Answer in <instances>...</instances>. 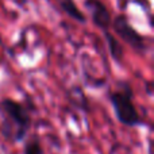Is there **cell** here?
<instances>
[{"instance_id": "obj_5", "label": "cell", "mask_w": 154, "mask_h": 154, "mask_svg": "<svg viewBox=\"0 0 154 154\" xmlns=\"http://www.w3.org/2000/svg\"><path fill=\"white\" fill-rule=\"evenodd\" d=\"M57 3H58L60 8H61L68 16H70L73 20L80 22V23H85V22H87V18H85V15L82 14V11L79 10L75 0H57Z\"/></svg>"}, {"instance_id": "obj_3", "label": "cell", "mask_w": 154, "mask_h": 154, "mask_svg": "<svg viewBox=\"0 0 154 154\" xmlns=\"http://www.w3.org/2000/svg\"><path fill=\"white\" fill-rule=\"evenodd\" d=\"M114 31L122 41H125L128 46L134 48L135 50H145L146 49V42H145V37H142L130 23H128L127 18L125 15H118L114 20L111 22Z\"/></svg>"}, {"instance_id": "obj_1", "label": "cell", "mask_w": 154, "mask_h": 154, "mask_svg": "<svg viewBox=\"0 0 154 154\" xmlns=\"http://www.w3.org/2000/svg\"><path fill=\"white\" fill-rule=\"evenodd\" d=\"M0 108L8 122L4 123L3 134L12 141H22L31 125V118L26 107L12 99H4L0 101Z\"/></svg>"}, {"instance_id": "obj_4", "label": "cell", "mask_w": 154, "mask_h": 154, "mask_svg": "<svg viewBox=\"0 0 154 154\" xmlns=\"http://www.w3.org/2000/svg\"><path fill=\"white\" fill-rule=\"evenodd\" d=\"M85 7L91 11V16H92V22L101 29L103 31H107L111 26V14H109L108 8L106 7L101 0H85L84 2Z\"/></svg>"}, {"instance_id": "obj_6", "label": "cell", "mask_w": 154, "mask_h": 154, "mask_svg": "<svg viewBox=\"0 0 154 154\" xmlns=\"http://www.w3.org/2000/svg\"><path fill=\"white\" fill-rule=\"evenodd\" d=\"M104 35H106V41H107V45H108L111 57L116 62H120L122 61V58H123V48H122V45H120L119 41H118L114 35L109 34L108 30L104 31Z\"/></svg>"}, {"instance_id": "obj_2", "label": "cell", "mask_w": 154, "mask_h": 154, "mask_svg": "<svg viewBox=\"0 0 154 154\" xmlns=\"http://www.w3.org/2000/svg\"><path fill=\"white\" fill-rule=\"evenodd\" d=\"M109 100L118 120L122 125L128 127L142 125V119L133 103V91L127 82H122L119 89L109 93Z\"/></svg>"}, {"instance_id": "obj_7", "label": "cell", "mask_w": 154, "mask_h": 154, "mask_svg": "<svg viewBox=\"0 0 154 154\" xmlns=\"http://www.w3.org/2000/svg\"><path fill=\"white\" fill-rule=\"evenodd\" d=\"M24 154H43L42 146H41L39 141L38 139H31L24 145Z\"/></svg>"}]
</instances>
